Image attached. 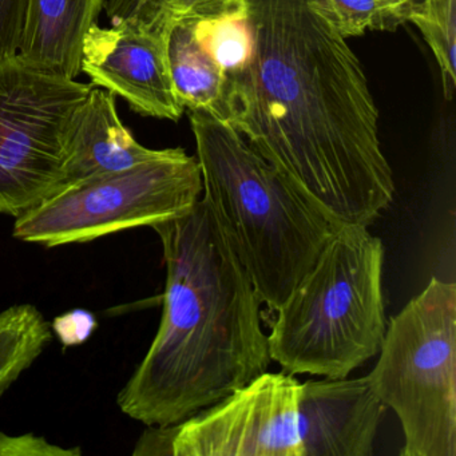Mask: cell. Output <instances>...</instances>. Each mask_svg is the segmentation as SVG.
Segmentation results:
<instances>
[{"label": "cell", "mask_w": 456, "mask_h": 456, "mask_svg": "<svg viewBox=\"0 0 456 456\" xmlns=\"http://www.w3.org/2000/svg\"><path fill=\"white\" fill-rule=\"evenodd\" d=\"M248 25L228 124L333 223L368 228L395 183L359 58L322 0H248Z\"/></svg>", "instance_id": "1"}, {"label": "cell", "mask_w": 456, "mask_h": 456, "mask_svg": "<svg viewBox=\"0 0 456 456\" xmlns=\"http://www.w3.org/2000/svg\"><path fill=\"white\" fill-rule=\"evenodd\" d=\"M153 229L167 265L164 311L117 403L134 420L167 427L247 386L272 359L263 301L205 200Z\"/></svg>", "instance_id": "2"}, {"label": "cell", "mask_w": 456, "mask_h": 456, "mask_svg": "<svg viewBox=\"0 0 456 456\" xmlns=\"http://www.w3.org/2000/svg\"><path fill=\"white\" fill-rule=\"evenodd\" d=\"M202 199L263 304L276 311L338 228L228 122L189 111Z\"/></svg>", "instance_id": "3"}, {"label": "cell", "mask_w": 456, "mask_h": 456, "mask_svg": "<svg viewBox=\"0 0 456 456\" xmlns=\"http://www.w3.org/2000/svg\"><path fill=\"white\" fill-rule=\"evenodd\" d=\"M384 244L367 226L338 225L276 309L269 354L290 375L346 378L380 352L387 330Z\"/></svg>", "instance_id": "4"}, {"label": "cell", "mask_w": 456, "mask_h": 456, "mask_svg": "<svg viewBox=\"0 0 456 456\" xmlns=\"http://www.w3.org/2000/svg\"><path fill=\"white\" fill-rule=\"evenodd\" d=\"M367 379L402 423V456H456V285L437 277L387 325Z\"/></svg>", "instance_id": "5"}, {"label": "cell", "mask_w": 456, "mask_h": 456, "mask_svg": "<svg viewBox=\"0 0 456 456\" xmlns=\"http://www.w3.org/2000/svg\"><path fill=\"white\" fill-rule=\"evenodd\" d=\"M196 157L181 148L121 172L77 183L15 218L12 236L46 248L85 244L181 217L202 193Z\"/></svg>", "instance_id": "6"}, {"label": "cell", "mask_w": 456, "mask_h": 456, "mask_svg": "<svg viewBox=\"0 0 456 456\" xmlns=\"http://www.w3.org/2000/svg\"><path fill=\"white\" fill-rule=\"evenodd\" d=\"M93 85L0 63V215L18 218L62 186L71 119Z\"/></svg>", "instance_id": "7"}, {"label": "cell", "mask_w": 456, "mask_h": 456, "mask_svg": "<svg viewBox=\"0 0 456 456\" xmlns=\"http://www.w3.org/2000/svg\"><path fill=\"white\" fill-rule=\"evenodd\" d=\"M295 375L264 372L216 404L169 426L172 456H303Z\"/></svg>", "instance_id": "8"}, {"label": "cell", "mask_w": 456, "mask_h": 456, "mask_svg": "<svg viewBox=\"0 0 456 456\" xmlns=\"http://www.w3.org/2000/svg\"><path fill=\"white\" fill-rule=\"evenodd\" d=\"M81 71L93 87L114 93L141 116L177 122L185 111L173 84L164 31L132 20L110 28L94 23L84 39Z\"/></svg>", "instance_id": "9"}, {"label": "cell", "mask_w": 456, "mask_h": 456, "mask_svg": "<svg viewBox=\"0 0 456 456\" xmlns=\"http://www.w3.org/2000/svg\"><path fill=\"white\" fill-rule=\"evenodd\" d=\"M386 405L364 378L301 383L298 434L303 456H370Z\"/></svg>", "instance_id": "10"}, {"label": "cell", "mask_w": 456, "mask_h": 456, "mask_svg": "<svg viewBox=\"0 0 456 456\" xmlns=\"http://www.w3.org/2000/svg\"><path fill=\"white\" fill-rule=\"evenodd\" d=\"M165 153L167 149L154 151L135 140L119 119L114 93L93 87L71 119L65 175L58 191L92 178L129 169Z\"/></svg>", "instance_id": "11"}, {"label": "cell", "mask_w": 456, "mask_h": 456, "mask_svg": "<svg viewBox=\"0 0 456 456\" xmlns=\"http://www.w3.org/2000/svg\"><path fill=\"white\" fill-rule=\"evenodd\" d=\"M105 0H28L20 55L28 66L76 79L82 47Z\"/></svg>", "instance_id": "12"}, {"label": "cell", "mask_w": 456, "mask_h": 456, "mask_svg": "<svg viewBox=\"0 0 456 456\" xmlns=\"http://www.w3.org/2000/svg\"><path fill=\"white\" fill-rule=\"evenodd\" d=\"M162 31L167 33L173 84L183 108L228 122V76L200 44L191 20H175Z\"/></svg>", "instance_id": "13"}, {"label": "cell", "mask_w": 456, "mask_h": 456, "mask_svg": "<svg viewBox=\"0 0 456 456\" xmlns=\"http://www.w3.org/2000/svg\"><path fill=\"white\" fill-rule=\"evenodd\" d=\"M52 338V325L31 304L12 305L0 314V395L37 362Z\"/></svg>", "instance_id": "14"}, {"label": "cell", "mask_w": 456, "mask_h": 456, "mask_svg": "<svg viewBox=\"0 0 456 456\" xmlns=\"http://www.w3.org/2000/svg\"><path fill=\"white\" fill-rule=\"evenodd\" d=\"M205 52L226 76L244 68L250 54L252 36L248 25V2L236 9L212 17L189 20Z\"/></svg>", "instance_id": "15"}, {"label": "cell", "mask_w": 456, "mask_h": 456, "mask_svg": "<svg viewBox=\"0 0 456 456\" xmlns=\"http://www.w3.org/2000/svg\"><path fill=\"white\" fill-rule=\"evenodd\" d=\"M338 33L349 39L365 31L394 33L410 22L416 0H322Z\"/></svg>", "instance_id": "16"}, {"label": "cell", "mask_w": 456, "mask_h": 456, "mask_svg": "<svg viewBox=\"0 0 456 456\" xmlns=\"http://www.w3.org/2000/svg\"><path fill=\"white\" fill-rule=\"evenodd\" d=\"M410 23L420 30L434 53L442 74L444 97L452 100L456 86V0L416 2Z\"/></svg>", "instance_id": "17"}, {"label": "cell", "mask_w": 456, "mask_h": 456, "mask_svg": "<svg viewBox=\"0 0 456 456\" xmlns=\"http://www.w3.org/2000/svg\"><path fill=\"white\" fill-rule=\"evenodd\" d=\"M248 0H149L127 20L162 31L170 22L212 17L247 4ZM126 22V20H125Z\"/></svg>", "instance_id": "18"}, {"label": "cell", "mask_w": 456, "mask_h": 456, "mask_svg": "<svg viewBox=\"0 0 456 456\" xmlns=\"http://www.w3.org/2000/svg\"><path fill=\"white\" fill-rule=\"evenodd\" d=\"M28 0H0V63L20 52Z\"/></svg>", "instance_id": "19"}, {"label": "cell", "mask_w": 456, "mask_h": 456, "mask_svg": "<svg viewBox=\"0 0 456 456\" xmlns=\"http://www.w3.org/2000/svg\"><path fill=\"white\" fill-rule=\"evenodd\" d=\"M79 448L52 444L44 436L33 434L7 435L0 432V456H79Z\"/></svg>", "instance_id": "20"}, {"label": "cell", "mask_w": 456, "mask_h": 456, "mask_svg": "<svg viewBox=\"0 0 456 456\" xmlns=\"http://www.w3.org/2000/svg\"><path fill=\"white\" fill-rule=\"evenodd\" d=\"M97 325L94 314L84 309H74L57 317L53 322L52 330L63 346H79L92 336Z\"/></svg>", "instance_id": "21"}, {"label": "cell", "mask_w": 456, "mask_h": 456, "mask_svg": "<svg viewBox=\"0 0 456 456\" xmlns=\"http://www.w3.org/2000/svg\"><path fill=\"white\" fill-rule=\"evenodd\" d=\"M149 0H109L105 4L106 12L111 25H118L140 12Z\"/></svg>", "instance_id": "22"}, {"label": "cell", "mask_w": 456, "mask_h": 456, "mask_svg": "<svg viewBox=\"0 0 456 456\" xmlns=\"http://www.w3.org/2000/svg\"><path fill=\"white\" fill-rule=\"evenodd\" d=\"M416 2H420V0H416Z\"/></svg>", "instance_id": "23"}]
</instances>
